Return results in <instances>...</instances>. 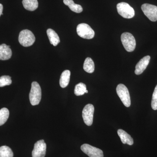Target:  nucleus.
Listing matches in <instances>:
<instances>
[{
	"mask_svg": "<svg viewBox=\"0 0 157 157\" xmlns=\"http://www.w3.org/2000/svg\"><path fill=\"white\" fill-rule=\"evenodd\" d=\"M29 100L33 106L38 105L42 98V90L41 87L36 82H33L29 94Z\"/></svg>",
	"mask_w": 157,
	"mask_h": 157,
	"instance_id": "nucleus-1",
	"label": "nucleus"
},
{
	"mask_svg": "<svg viewBox=\"0 0 157 157\" xmlns=\"http://www.w3.org/2000/svg\"><path fill=\"white\" fill-rule=\"evenodd\" d=\"M18 41L23 46L29 47L34 44L36 38L31 31L28 29L23 30L20 33Z\"/></svg>",
	"mask_w": 157,
	"mask_h": 157,
	"instance_id": "nucleus-2",
	"label": "nucleus"
},
{
	"mask_svg": "<svg viewBox=\"0 0 157 157\" xmlns=\"http://www.w3.org/2000/svg\"><path fill=\"white\" fill-rule=\"evenodd\" d=\"M121 41L124 48L128 52H132L136 47L135 37L129 33H124L121 36Z\"/></svg>",
	"mask_w": 157,
	"mask_h": 157,
	"instance_id": "nucleus-3",
	"label": "nucleus"
},
{
	"mask_svg": "<svg viewBox=\"0 0 157 157\" xmlns=\"http://www.w3.org/2000/svg\"><path fill=\"white\" fill-rule=\"evenodd\" d=\"M117 9L118 14L124 18L130 19L135 16V10L128 3H118L117 6Z\"/></svg>",
	"mask_w": 157,
	"mask_h": 157,
	"instance_id": "nucleus-4",
	"label": "nucleus"
},
{
	"mask_svg": "<svg viewBox=\"0 0 157 157\" xmlns=\"http://www.w3.org/2000/svg\"><path fill=\"white\" fill-rule=\"evenodd\" d=\"M76 32L78 36L83 39H90L94 37V31L87 24L78 25L76 28Z\"/></svg>",
	"mask_w": 157,
	"mask_h": 157,
	"instance_id": "nucleus-5",
	"label": "nucleus"
},
{
	"mask_svg": "<svg viewBox=\"0 0 157 157\" xmlns=\"http://www.w3.org/2000/svg\"><path fill=\"white\" fill-rule=\"evenodd\" d=\"M118 96L125 107H128L131 106V101L128 90L124 85H118L116 88Z\"/></svg>",
	"mask_w": 157,
	"mask_h": 157,
	"instance_id": "nucleus-6",
	"label": "nucleus"
},
{
	"mask_svg": "<svg viewBox=\"0 0 157 157\" xmlns=\"http://www.w3.org/2000/svg\"><path fill=\"white\" fill-rule=\"evenodd\" d=\"M94 107L91 104H88L83 108L82 116L87 126L92 125L93 122Z\"/></svg>",
	"mask_w": 157,
	"mask_h": 157,
	"instance_id": "nucleus-7",
	"label": "nucleus"
},
{
	"mask_svg": "<svg viewBox=\"0 0 157 157\" xmlns=\"http://www.w3.org/2000/svg\"><path fill=\"white\" fill-rule=\"evenodd\" d=\"M141 9L150 20L152 21H157V7L154 5L144 4L141 6Z\"/></svg>",
	"mask_w": 157,
	"mask_h": 157,
	"instance_id": "nucleus-8",
	"label": "nucleus"
},
{
	"mask_svg": "<svg viewBox=\"0 0 157 157\" xmlns=\"http://www.w3.org/2000/svg\"><path fill=\"white\" fill-rule=\"evenodd\" d=\"M81 149L90 157H104V153L101 150L87 144L82 145Z\"/></svg>",
	"mask_w": 157,
	"mask_h": 157,
	"instance_id": "nucleus-9",
	"label": "nucleus"
},
{
	"mask_svg": "<svg viewBox=\"0 0 157 157\" xmlns=\"http://www.w3.org/2000/svg\"><path fill=\"white\" fill-rule=\"evenodd\" d=\"M46 144L43 140L37 141L32 151L33 157H45L46 154Z\"/></svg>",
	"mask_w": 157,
	"mask_h": 157,
	"instance_id": "nucleus-10",
	"label": "nucleus"
},
{
	"mask_svg": "<svg viewBox=\"0 0 157 157\" xmlns=\"http://www.w3.org/2000/svg\"><path fill=\"white\" fill-rule=\"evenodd\" d=\"M150 59L151 57L149 56H147L139 61L135 67V72L136 75H140L141 73H143L144 70L147 67Z\"/></svg>",
	"mask_w": 157,
	"mask_h": 157,
	"instance_id": "nucleus-11",
	"label": "nucleus"
},
{
	"mask_svg": "<svg viewBox=\"0 0 157 157\" xmlns=\"http://www.w3.org/2000/svg\"><path fill=\"white\" fill-rule=\"evenodd\" d=\"M12 51L10 46L5 44L0 45V60H6L11 58Z\"/></svg>",
	"mask_w": 157,
	"mask_h": 157,
	"instance_id": "nucleus-12",
	"label": "nucleus"
},
{
	"mask_svg": "<svg viewBox=\"0 0 157 157\" xmlns=\"http://www.w3.org/2000/svg\"><path fill=\"white\" fill-rule=\"evenodd\" d=\"M117 134L120 137L121 141L124 144H128L129 145H133L134 140L131 135L123 130L122 129H119L117 131Z\"/></svg>",
	"mask_w": 157,
	"mask_h": 157,
	"instance_id": "nucleus-13",
	"label": "nucleus"
},
{
	"mask_svg": "<svg viewBox=\"0 0 157 157\" xmlns=\"http://www.w3.org/2000/svg\"><path fill=\"white\" fill-rule=\"evenodd\" d=\"M47 34L51 44L56 46L60 42L59 37L55 31L51 29H48L47 30Z\"/></svg>",
	"mask_w": 157,
	"mask_h": 157,
	"instance_id": "nucleus-14",
	"label": "nucleus"
},
{
	"mask_svg": "<svg viewBox=\"0 0 157 157\" xmlns=\"http://www.w3.org/2000/svg\"><path fill=\"white\" fill-rule=\"evenodd\" d=\"M70 71L66 70L62 73L60 78L59 84L61 87L64 88L67 87L70 82Z\"/></svg>",
	"mask_w": 157,
	"mask_h": 157,
	"instance_id": "nucleus-15",
	"label": "nucleus"
},
{
	"mask_svg": "<svg viewBox=\"0 0 157 157\" xmlns=\"http://www.w3.org/2000/svg\"><path fill=\"white\" fill-rule=\"evenodd\" d=\"M22 4L25 9L29 11H34L38 8L37 0H23Z\"/></svg>",
	"mask_w": 157,
	"mask_h": 157,
	"instance_id": "nucleus-16",
	"label": "nucleus"
},
{
	"mask_svg": "<svg viewBox=\"0 0 157 157\" xmlns=\"http://www.w3.org/2000/svg\"><path fill=\"white\" fill-rule=\"evenodd\" d=\"M65 5L68 6L71 11L77 13H81L83 9L81 6L75 4L73 0H63Z\"/></svg>",
	"mask_w": 157,
	"mask_h": 157,
	"instance_id": "nucleus-17",
	"label": "nucleus"
},
{
	"mask_svg": "<svg viewBox=\"0 0 157 157\" xmlns=\"http://www.w3.org/2000/svg\"><path fill=\"white\" fill-rule=\"evenodd\" d=\"M83 69L88 73H92L95 70L94 63L90 58L88 57L86 59L83 64Z\"/></svg>",
	"mask_w": 157,
	"mask_h": 157,
	"instance_id": "nucleus-18",
	"label": "nucleus"
},
{
	"mask_svg": "<svg viewBox=\"0 0 157 157\" xmlns=\"http://www.w3.org/2000/svg\"><path fill=\"white\" fill-rule=\"evenodd\" d=\"M86 85L84 83L80 82L76 85L74 89V94L77 96L83 95L86 90Z\"/></svg>",
	"mask_w": 157,
	"mask_h": 157,
	"instance_id": "nucleus-19",
	"label": "nucleus"
},
{
	"mask_svg": "<svg viewBox=\"0 0 157 157\" xmlns=\"http://www.w3.org/2000/svg\"><path fill=\"white\" fill-rule=\"evenodd\" d=\"M13 151L9 147L2 146L0 147V157H13Z\"/></svg>",
	"mask_w": 157,
	"mask_h": 157,
	"instance_id": "nucleus-20",
	"label": "nucleus"
},
{
	"mask_svg": "<svg viewBox=\"0 0 157 157\" xmlns=\"http://www.w3.org/2000/svg\"><path fill=\"white\" fill-rule=\"evenodd\" d=\"M9 116V109L3 108L0 109V126L2 125L8 120Z\"/></svg>",
	"mask_w": 157,
	"mask_h": 157,
	"instance_id": "nucleus-21",
	"label": "nucleus"
},
{
	"mask_svg": "<svg viewBox=\"0 0 157 157\" xmlns=\"http://www.w3.org/2000/svg\"><path fill=\"white\" fill-rule=\"evenodd\" d=\"M11 77L9 76H3L0 77V87H4L11 84Z\"/></svg>",
	"mask_w": 157,
	"mask_h": 157,
	"instance_id": "nucleus-22",
	"label": "nucleus"
},
{
	"mask_svg": "<svg viewBox=\"0 0 157 157\" xmlns=\"http://www.w3.org/2000/svg\"><path fill=\"white\" fill-rule=\"evenodd\" d=\"M151 107L154 110L157 109V85L155 88L152 95L151 101Z\"/></svg>",
	"mask_w": 157,
	"mask_h": 157,
	"instance_id": "nucleus-23",
	"label": "nucleus"
},
{
	"mask_svg": "<svg viewBox=\"0 0 157 157\" xmlns=\"http://www.w3.org/2000/svg\"><path fill=\"white\" fill-rule=\"evenodd\" d=\"M3 6L2 4H0V16L1 15H3L2 13Z\"/></svg>",
	"mask_w": 157,
	"mask_h": 157,
	"instance_id": "nucleus-24",
	"label": "nucleus"
},
{
	"mask_svg": "<svg viewBox=\"0 0 157 157\" xmlns=\"http://www.w3.org/2000/svg\"><path fill=\"white\" fill-rule=\"evenodd\" d=\"M88 92L87 90H86V93H88Z\"/></svg>",
	"mask_w": 157,
	"mask_h": 157,
	"instance_id": "nucleus-25",
	"label": "nucleus"
}]
</instances>
